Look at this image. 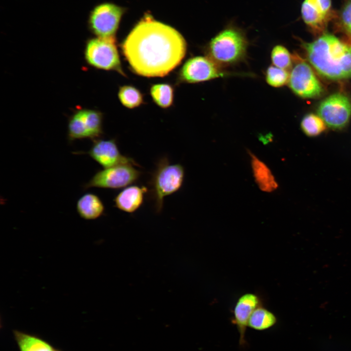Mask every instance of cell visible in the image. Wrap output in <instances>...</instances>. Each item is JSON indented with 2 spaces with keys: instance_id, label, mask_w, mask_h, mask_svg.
<instances>
[{
  "instance_id": "cell-1",
  "label": "cell",
  "mask_w": 351,
  "mask_h": 351,
  "mask_svg": "<svg viewBox=\"0 0 351 351\" xmlns=\"http://www.w3.org/2000/svg\"><path fill=\"white\" fill-rule=\"evenodd\" d=\"M133 71L146 77H162L181 62L187 50L182 36L149 15L136 25L122 44Z\"/></svg>"
},
{
  "instance_id": "cell-2",
  "label": "cell",
  "mask_w": 351,
  "mask_h": 351,
  "mask_svg": "<svg viewBox=\"0 0 351 351\" xmlns=\"http://www.w3.org/2000/svg\"><path fill=\"white\" fill-rule=\"evenodd\" d=\"M303 46L309 62L323 77L331 80L351 78V45L323 33Z\"/></svg>"
},
{
  "instance_id": "cell-3",
  "label": "cell",
  "mask_w": 351,
  "mask_h": 351,
  "mask_svg": "<svg viewBox=\"0 0 351 351\" xmlns=\"http://www.w3.org/2000/svg\"><path fill=\"white\" fill-rule=\"evenodd\" d=\"M248 44L244 32L230 24L210 40L207 57L221 67L234 64L245 58Z\"/></svg>"
},
{
  "instance_id": "cell-4",
  "label": "cell",
  "mask_w": 351,
  "mask_h": 351,
  "mask_svg": "<svg viewBox=\"0 0 351 351\" xmlns=\"http://www.w3.org/2000/svg\"><path fill=\"white\" fill-rule=\"evenodd\" d=\"M184 176L185 170L182 165L171 164L166 157L159 160L150 182L152 198L157 212L161 211L164 198L181 188Z\"/></svg>"
},
{
  "instance_id": "cell-5",
  "label": "cell",
  "mask_w": 351,
  "mask_h": 351,
  "mask_svg": "<svg viewBox=\"0 0 351 351\" xmlns=\"http://www.w3.org/2000/svg\"><path fill=\"white\" fill-rule=\"evenodd\" d=\"M84 55L86 62L91 66L115 71L125 75L121 67L115 38L89 39L86 43Z\"/></svg>"
},
{
  "instance_id": "cell-6",
  "label": "cell",
  "mask_w": 351,
  "mask_h": 351,
  "mask_svg": "<svg viewBox=\"0 0 351 351\" xmlns=\"http://www.w3.org/2000/svg\"><path fill=\"white\" fill-rule=\"evenodd\" d=\"M132 164L118 165L97 171L82 187L118 189L136 182L141 173Z\"/></svg>"
},
{
  "instance_id": "cell-7",
  "label": "cell",
  "mask_w": 351,
  "mask_h": 351,
  "mask_svg": "<svg viewBox=\"0 0 351 351\" xmlns=\"http://www.w3.org/2000/svg\"><path fill=\"white\" fill-rule=\"evenodd\" d=\"M317 113L329 128L334 130L343 129L351 118V101L344 94H333L320 103Z\"/></svg>"
},
{
  "instance_id": "cell-8",
  "label": "cell",
  "mask_w": 351,
  "mask_h": 351,
  "mask_svg": "<svg viewBox=\"0 0 351 351\" xmlns=\"http://www.w3.org/2000/svg\"><path fill=\"white\" fill-rule=\"evenodd\" d=\"M123 12L122 8L113 3L98 5L89 17L90 30L99 38H115Z\"/></svg>"
},
{
  "instance_id": "cell-9",
  "label": "cell",
  "mask_w": 351,
  "mask_h": 351,
  "mask_svg": "<svg viewBox=\"0 0 351 351\" xmlns=\"http://www.w3.org/2000/svg\"><path fill=\"white\" fill-rule=\"evenodd\" d=\"M289 87L297 96L305 98H318L323 92V88L311 66L299 61L290 73Z\"/></svg>"
},
{
  "instance_id": "cell-10",
  "label": "cell",
  "mask_w": 351,
  "mask_h": 351,
  "mask_svg": "<svg viewBox=\"0 0 351 351\" xmlns=\"http://www.w3.org/2000/svg\"><path fill=\"white\" fill-rule=\"evenodd\" d=\"M228 75L208 57L197 56L185 62L180 70L179 78L182 82L197 83Z\"/></svg>"
},
{
  "instance_id": "cell-11",
  "label": "cell",
  "mask_w": 351,
  "mask_h": 351,
  "mask_svg": "<svg viewBox=\"0 0 351 351\" xmlns=\"http://www.w3.org/2000/svg\"><path fill=\"white\" fill-rule=\"evenodd\" d=\"M74 154H87L103 168L122 164L139 166L133 158L121 153L115 139L95 140L88 151Z\"/></svg>"
},
{
  "instance_id": "cell-12",
  "label": "cell",
  "mask_w": 351,
  "mask_h": 351,
  "mask_svg": "<svg viewBox=\"0 0 351 351\" xmlns=\"http://www.w3.org/2000/svg\"><path fill=\"white\" fill-rule=\"evenodd\" d=\"M301 15L312 33L323 34L333 16L332 0H304Z\"/></svg>"
},
{
  "instance_id": "cell-13",
  "label": "cell",
  "mask_w": 351,
  "mask_h": 351,
  "mask_svg": "<svg viewBox=\"0 0 351 351\" xmlns=\"http://www.w3.org/2000/svg\"><path fill=\"white\" fill-rule=\"evenodd\" d=\"M262 305L259 296L254 293L248 292L241 295L237 300L233 309L232 322L239 334V344L245 347L247 344L245 337L249 319L254 310Z\"/></svg>"
},
{
  "instance_id": "cell-14",
  "label": "cell",
  "mask_w": 351,
  "mask_h": 351,
  "mask_svg": "<svg viewBox=\"0 0 351 351\" xmlns=\"http://www.w3.org/2000/svg\"><path fill=\"white\" fill-rule=\"evenodd\" d=\"M147 189L145 187L131 185L124 188L114 198L115 206L123 212L132 213L142 205Z\"/></svg>"
},
{
  "instance_id": "cell-15",
  "label": "cell",
  "mask_w": 351,
  "mask_h": 351,
  "mask_svg": "<svg viewBox=\"0 0 351 351\" xmlns=\"http://www.w3.org/2000/svg\"><path fill=\"white\" fill-rule=\"evenodd\" d=\"M76 208L80 216L86 220L98 218L104 212V205L100 198L90 193L83 195L78 199Z\"/></svg>"
},
{
  "instance_id": "cell-16",
  "label": "cell",
  "mask_w": 351,
  "mask_h": 351,
  "mask_svg": "<svg viewBox=\"0 0 351 351\" xmlns=\"http://www.w3.org/2000/svg\"><path fill=\"white\" fill-rule=\"evenodd\" d=\"M250 155L254 176L259 188L267 192L275 190L277 183L270 169L254 155L250 153Z\"/></svg>"
},
{
  "instance_id": "cell-17",
  "label": "cell",
  "mask_w": 351,
  "mask_h": 351,
  "mask_svg": "<svg viewBox=\"0 0 351 351\" xmlns=\"http://www.w3.org/2000/svg\"><path fill=\"white\" fill-rule=\"evenodd\" d=\"M14 334L20 351H56L50 344L37 336L17 331Z\"/></svg>"
},
{
  "instance_id": "cell-18",
  "label": "cell",
  "mask_w": 351,
  "mask_h": 351,
  "mask_svg": "<svg viewBox=\"0 0 351 351\" xmlns=\"http://www.w3.org/2000/svg\"><path fill=\"white\" fill-rule=\"evenodd\" d=\"M277 321V317L273 312L260 305L250 316L248 327L256 331H265L274 326Z\"/></svg>"
},
{
  "instance_id": "cell-19",
  "label": "cell",
  "mask_w": 351,
  "mask_h": 351,
  "mask_svg": "<svg viewBox=\"0 0 351 351\" xmlns=\"http://www.w3.org/2000/svg\"><path fill=\"white\" fill-rule=\"evenodd\" d=\"M81 114L88 139L93 141L99 139L103 134V116L101 112L92 109H81Z\"/></svg>"
},
{
  "instance_id": "cell-20",
  "label": "cell",
  "mask_w": 351,
  "mask_h": 351,
  "mask_svg": "<svg viewBox=\"0 0 351 351\" xmlns=\"http://www.w3.org/2000/svg\"><path fill=\"white\" fill-rule=\"evenodd\" d=\"M150 94L154 101L162 108L169 107L173 102L174 90L169 84L159 83L152 85Z\"/></svg>"
},
{
  "instance_id": "cell-21",
  "label": "cell",
  "mask_w": 351,
  "mask_h": 351,
  "mask_svg": "<svg viewBox=\"0 0 351 351\" xmlns=\"http://www.w3.org/2000/svg\"><path fill=\"white\" fill-rule=\"evenodd\" d=\"M67 138L70 143L77 139L88 138L81 110L76 111L68 120Z\"/></svg>"
},
{
  "instance_id": "cell-22",
  "label": "cell",
  "mask_w": 351,
  "mask_h": 351,
  "mask_svg": "<svg viewBox=\"0 0 351 351\" xmlns=\"http://www.w3.org/2000/svg\"><path fill=\"white\" fill-rule=\"evenodd\" d=\"M300 126L303 133L308 136L316 137L322 134L326 129V125L318 116L311 113L302 118Z\"/></svg>"
},
{
  "instance_id": "cell-23",
  "label": "cell",
  "mask_w": 351,
  "mask_h": 351,
  "mask_svg": "<svg viewBox=\"0 0 351 351\" xmlns=\"http://www.w3.org/2000/svg\"><path fill=\"white\" fill-rule=\"evenodd\" d=\"M118 97L121 104L129 109L136 108L143 102V97L140 91L131 85L120 87L118 90Z\"/></svg>"
},
{
  "instance_id": "cell-24",
  "label": "cell",
  "mask_w": 351,
  "mask_h": 351,
  "mask_svg": "<svg viewBox=\"0 0 351 351\" xmlns=\"http://www.w3.org/2000/svg\"><path fill=\"white\" fill-rule=\"evenodd\" d=\"M290 73L274 65L269 67L266 73V80L271 86L280 87L288 83Z\"/></svg>"
},
{
  "instance_id": "cell-25",
  "label": "cell",
  "mask_w": 351,
  "mask_h": 351,
  "mask_svg": "<svg viewBox=\"0 0 351 351\" xmlns=\"http://www.w3.org/2000/svg\"><path fill=\"white\" fill-rule=\"evenodd\" d=\"M273 65L288 70L292 67L291 54L286 48L281 45L275 46L271 53Z\"/></svg>"
},
{
  "instance_id": "cell-26",
  "label": "cell",
  "mask_w": 351,
  "mask_h": 351,
  "mask_svg": "<svg viewBox=\"0 0 351 351\" xmlns=\"http://www.w3.org/2000/svg\"><path fill=\"white\" fill-rule=\"evenodd\" d=\"M337 20L340 28L351 39V0L345 2Z\"/></svg>"
},
{
  "instance_id": "cell-27",
  "label": "cell",
  "mask_w": 351,
  "mask_h": 351,
  "mask_svg": "<svg viewBox=\"0 0 351 351\" xmlns=\"http://www.w3.org/2000/svg\"></svg>"
}]
</instances>
